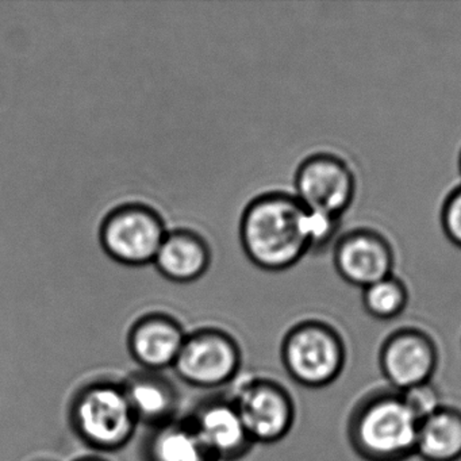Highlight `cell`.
I'll return each instance as SVG.
<instances>
[{
	"label": "cell",
	"instance_id": "cell-3",
	"mask_svg": "<svg viewBox=\"0 0 461 461\" xmlns=\"http://www.w3.org/2000/svg\"><path fill=\"white\" fill-rule=\"evenodd\" d=\"M69 420L77 436L98 452L122 449L139 426L123 385L107 380L88 383L75 393Z\"/></svg>",
	"mask_w": 461,
	"mask_h": 461
},
{
	"label": "cell",
	"instance_id": "cell-15",
	"mask_svg": "<svg viewBox=\"0 0 461 461\" xmlns=\"http://www.w3.org/2000/svg\"><path fill=\"white\" fill-rule=\"evenodd\" d=\"M415 456L423 461L461 460V409L444 404L418 422Z\"/></svg>",
	"mask_w": 461,
	"mask_h": 461
},
{
	"label": "cell",
	"instance_id": "cell-2",
	"mask_svg": "<svg viewBox=\"0 0 461 461\" xmlns=\"http://www.w3.org/2000/svg\"><path fill=\"white\" fill-rule=\"evenodd\" d=\"M417 431V418L391 387L361 396L347 423L350 447L364 461L409 460L415 456Z\"/></svg>",
	"mask_w": 461,
	"mask_h": 461
},
{
	"label": "cell",
	"instance_id": "cell-5",
	"mask_svg": "<svg viewBox=\"0 0 461 461\" xmlns=\"http://www.w3.org/2000/svg\"><path fill=\"white\" fill-rule=\"evenodd\" d=\"M167 233L166 221L158 210L131 202L107 212L99 228V241L117 263L142 267L155 261Z\"/></svg>",
	"mask_w": 461,
	"mask_h": 461
},
{
	"label": "cell",
	"instance_id": "cell-11",
	"mask_svg": "<svg viewBox=\"0 0 461 461\" xmlns=\"http://www.w3.org/2000/svg\"><path fill=\"white\" fill-rule=\"evenodd\" d=\"M188 420L214 461L240 460L256 445L231 399H209Z\"/></svg>",
	"mask_w": 461,
	"mask_h": 461
},
{
	"label": "cell",
	"instance_id": "cell-19",
	"mask_svg": "<svg viewBox=\"0 0 461 461\" xmlns=\"http://www.w3.org/2000/svg\"><path fill=\"white\" fill-rule=\"evenodd\" d=\"M341 221L342 218L309 212V236L312 252H323L326 248L336 244L339 237Z\"/></svg>",
	"mask_w": 461,
	"mask_h": 461
},
{
	"label": "cell",
	"instance_id": "cell-9",
	"mask_svg": "<svg viewBox=\"0 0 461 461\" xmlns=\"http://www.w3.org/2000/svg\"><path fill=\"white\" fill-rule=\"evenodd\" d=\"M436 341L422 329H396L391 331L379 350V368L388 387L396 391L430 382L438 366Z\"/></svg>",
	"mask_w": 461,
	"mask_h": 461
},
{
	"label": "cell",
	"instance_id": "cell-12",
	"mask_svg": "<svg viewBox=\"0 0 461 461\" xmlns=\"http://www.w3.org/2000/svg\"><path fill=\"white\" fill-rule=\"evenodd\" d=\"M185 337L187 333L176 318L166 312H149L129 330V352L145 371L161 372L174 368Z\"/></svg>",
	"mask_w": 461,
	"mask_h": 461
},
{
	"label": "cell",
	"instance_id": "cell-1",
	"mask_svg": "<svg viewBox=\"0 0 461 461\" xmlns=\"http://www.w3.org/2000/svg\"><path fill=\"white\" fill-rule=\"evenodd\" d=\"M239 231L248 260L263 271H287L312 252L309 212L294 194L271 191L253 198Z\"/></svg>",
	"mask_w": 461,
	"mask_h": 461
},
{
	"label": "cell",
	"instance_id": "cell-7",
	"mask_svg": "<svg viewBox=\"0 0 461 461\" xmlns=\"http://www.w3.org/2000/svg\"><path fill=\"white\" fill-rule=\"evenodd\" d=\"M294 187L309 212L342 218L355 201L357 182L349 164L333 153L307 156L295 171Z\"/></svg>",
	"mask_w": 461,
	"mask_h": 461
},
{
	"label": "cell",
	"instance_id": "cell-6",
	"mask_svg": "<svg viewBox=\"0 0 461 461\" xmlns=\"http://www.w3.org/2000/svg\"><path fill=\"white\" fill-rule=\"evenodd\" d=\"M241 364V348L233 336L221 329L202 328L187 333L172 369L193 387L217 388L231 382Z\"/></svg>",
	"mask_w": 461,
	"mask_h": 461
},
{
	"label": "cell",
	"instance_id": "cell-21",
	"mask_svg": "<svg viewBox=\"0 0 461 461\" xmlns=\"http://www.w3.org/2000/svg\"><path fill=\"white\" fill-rule=\"evenodd\" d=\"M75 461H107L106 458L96 457V456H90V457L77 458Z\"/></svg>",
	"mask_w": 461,
	"mask_h": 461
},
{
	"label": "cell",
	"instance_id": "cell-14",
	"mask_svg": "<svg viewBox=\"0 0 461 461\" xmlns=\"http://www.w3.org/2000/svg\"><path fill=\"white\" fill-rule=\"evenodd\" d=\"M122 385L139 425L144 423L155 429L176 420L179 393L161 372L142 369Z\"/></svg>",
	"mask_w": 461,
	"mask_h": 461
},
{
	"label": "cell",
	"instance_id": "cell-20",
	"mask_svg": "<svg viewBox=\"0 0 461 461\" xmlns=\"http://www.w3.org/2000/svg\"><path fill=\"white\" fill-rule=\"evenodd\" d=\"M439 221L447 239L461 249V185L447 194L442 203Z\"/></svg>",
	"mask_w": 461,
	"mask_h": 461
},
{
	"label": "cell",
	"instance_id": "cell-8",
	"mask_svg": "<svg viewBox=\"0 0 461 461\" xmlns=\"http://www.w3.org/2000/svg\"><path fill=\"white\" fill-rule=\"evenodd\" d=\"M255 444H276L295 423V402L290 391L269 377H252L231 398Z\"/></svg>",
	"mask_w": 461,
	"mask_h": 461
},
{
	"label": "cell",
	"instance_id": "cell-18",
	"mask_svg": "<svg viewBox=\"0 0 461 461\" xmlns=\"http://www.w3.org/2000/svg\"><path fill=\"white\" fill-rule=\"evenodd\" d=\"M402 393L407 409L417 418L418 422L436 412L444 406L441 393L433 382L420 383L407 390L399 391Z\"/></svg>",
	"mask_w": 461,
	"mask_h": 461
},
{
	"label": "cell",
	"instance_id": "cell-13",
	"mask_svg": "<svg viewBox=\"0 0 461 461\" xmlns=\"http://www.w3.org/2000/svg\"><path fill=\"white\" fill-rule=\"evenodd\" d=\"M161 276L169 282L187 285L201 279L212 264V248L202 234L193 229L168 230L155 261Z\"/></svg>",
	"mask_w": 461,
	"mask_h": 461
},
{
	"label": "cell",
	"instance_id": "cell-16",
	"mask_svg": "<svg viewBox=\"0 0 461 461\" xmlns=\"http://www.w3.org/2000/svg\"><path fill=\"white\" fill-rule=\"evenodd\" d=\"M148 461H214L190 420H174L153 429L147 442Z\"/></svg>",
	"mask_w": 461,
	"mask_h": 461
},
{
	"label": "cell",
	"instance_id": "cell-4",
	"mask_svg": "<svg viewBox=\"0 0 461 461\" xmlns=\"http://www.w3.org/2000/svg\"><path fill=\"white\" fill-rule=\"evenodd\" d=\"M280 358L294 382L307 388L328 387L344 371L347 345L330 323L304 320L283 337Z\"/></svg>",
	"mask_w": 461,
	"mask_h": 461
},
{
	"label": "cell",
	"instance_id": "cell-10",
	"mask_svg": "<svg viewBox=\"0 0 461 461\" xmlns=\"http://www.w3.org/2000/svg\"><path fill=\"white\" fill-rule=\"evenodd\" d=\"M333 266L344 282L363 290L393 275L395 253L379 231L353 229L339 236L333 245Z\"/></svg>",
	"mask_w": 461,
	"mask_h": 461
},
{
	"label": "cell",
	"instance_id": "cell-22",
	"mask_svg": "<svg viewBox=\"0 0 461 461\" xmlns=\"http://www.w3.org/2000/svg\"><path fill=\"white\" fill-rule=\"evenodd\" d=\"M458 171H460V175H461V150H460V156H458Z\"/></svg>",
	"mask_w": 461,
	"mask_h": 461
},
{
	"label": "cell",
	"instance_id": "cell-17",
	"mask_svg": "<svg viewBox=\"0 0 461 461\" xmlns=\"http://www.w3.org/2000/svg\"><path fill=\"white\" fill-rule=\"evenodd\" d=\"M409 288L399 277H384L363 288L364 310L375 320L391 321L402 315L409 304Z\"/></svg>",
	"mask_w": 461,
	"mask_h": 461
}]
</instances>
